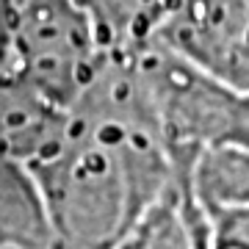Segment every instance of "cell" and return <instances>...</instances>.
Masks as SVG:
<instances>
[{"mask_svg":"<svg viewBox=\"0 0 249 249\" xmlns=\"http://www.w3.org/2000/svg\"><path fill=\"white\" fill-rule=\"evenodd\" d=\"M0 249H53L42 196L22 160L0 152Z\"/></svg>","mask_w":249,"mask_h":249,"instance_id":"obj_3","label":"cell"},{"mask_svg":"<svg viewBox=\"0 0 249 249\" xmlns=\"http://www.w3.org/2000/svg\"><path fill=\"white\" fill-rule=\"evenodd\" d=\"M114 249H211L208 222L188 191L186 178L172 180Z\"/></svg>","mask_w":249,"mask_h":249,"instance_id":"obj_2","label":"cell"},{"mask_svg":"<svg viewBox=\"0 0 249 249\" xmlns=\"http://www.w3.org/2000/svg\"><path fill=\"white\" fill-rule=\"evenodd\" d=\"M147 42L241 91L247 86V0H175Z\"/></svg>","mask_w":249,"mask_h":249,"instance_id":"obj_1","label":"cell"}]
</instances>
